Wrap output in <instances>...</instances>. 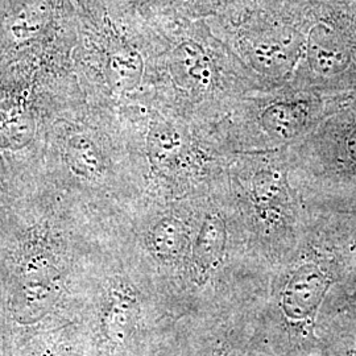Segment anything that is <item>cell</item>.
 <instances>
[{"instance_id":"obj_13","label":"cell","mask_w":356,"mask_h":356,"mask_svg":"<svg viewBox=\"0 0 356 356\" xmlns=\"http://www.w3.org/2000/svg\"><path fill=\"white\" fill-rule=\"evenodd\" d=\"M356 356V355H355Z\"/></svg>"},{"instance_id":"obj_9","label":"cell","mask_w":356,"mask_h":356,"mask_svg":"<svg viewBox=\"0 0 356 356\" xmlns=\"http://www.w3.org/2000/svg\"><path fill=\"white\" fill-rule=\"evenodd\" d=\"M225 242L226 229L222 219L216 216H207L195 243V260L204 266H211L223 254Z\"/></svg>"},{"instance_id":"obj_5","label":"cell","mask_w":356,"mask_h":356,"mask_svg":"<svg viewBox=\"0 0 356 356\" xmlns=\"http://www.w3.org/2000/svg\"><path fill=\"white\" fill-rule=\"evenodd\" d=\"M309 64L321 76H337L350 65L343 45L330 33L312 35L307 45Z\"/></svg>"},{"instance_id":"obj_3","label":"cell","mask_w":356,"mask_h":356,"mask_svg":"<svg viewBox=\"0 0 356 356\" xmlns=\"http://www.w3.org/2000/svg\"><path fill=\"white\" fill-rule=\"evenodd\" d=\"M298 58V45L292 38H259L251 51L254 66L269 76H282L292 67Z\"/></svg>"},{"instance_id":"obj_10","label":"cell","mask_w":356,"mask_h":356,"mask_svg":"<svg viewBox=\"0 0 356 356\" xmlns=\"http://www.w3.org/2000/svg\"><path fill=\"white\" fill-rule=\"evenodd\" d=\"M184 231L177 220L168 219L161 222L153 235V242L159 251L161 252H175L182 245Z\"/></svg>"},{"instance_id":"obj_8","label":"cell","mask_w":356,"mask_h":356,"mask_svg":"<svg viewBox=\"0 0 356 356\" xmlns=\"http://www.w3.org/2000/svg\"><path fill=\"white\" fill-rule=\"evenodd\" d=\"M69 166L81 176L94 177L101 175L103 160L97 145L85 135H73L65 147Z\"/></svg>"},{"instance_id":"obj_2","label":"cell","mask_w":356,"mask_h":356,"mask_svg":"<svg viewBox=\"0 0 356 356\" xmlns=\"http://www.w3.org/2000/svg\"><path fill=\"white\" fill-rule=\"evenodd\" d=\"M175 76L185 88L193 90L209 89L214 79V67L210 57L194 42L179 45L172 56Z\"/></svg>"},{"instance_id":"obj_12","label":"cell","mask_w":356,"mask_h":356,"mask_svg":"<svg viewBox=\"0 0 356 356\" xmlns=\"http://www.w3.org/2000/svg\"><path fill=\"white\" fill-rule=\"evenodd\" d=\"M347 151L356 161V129L353 131V134L347 139Z\"/></svg>"},{"instance_id":"obj_4","label":"cell","mask_w":356,"mask_h":356,"mask_svg":"<svg viewBox=\"0 0 356 356\" xmlns=\"http://www.w3.org/2000/svg\"><path fill=\"white\" fill-rule=\"evenodd\" d=\"M307 113L306 103L277 102L268 106L260 120L269 135L285 140L300 134L305 126Z\"/></svg>"},{"instance_id":"obj_11","label":"cell","mask_w":356,"mask_h":356,"mask_svg":"<svg viewBox=\"0 0 356 356\" xmlns=\"http://www.w3.org/2000/svg\"><path fill=\"white\" fill-rule=\"evenodd\" d=\"M252 189L256 200L268 204L275 200L281 191V175L276 170H261L254 177Z\"/></svg>"},{"instance_id":"obj_6","label":"cell","mask_w":356,"mask_h":356,"mask_svg":"<svg viewBox=\"0 0 356 356\" xmlns=\"http://www.w3.org/2000/svg\"><path fill=\"white\" fill-rule=\"evenodd\" d=\"M144 74V61L138 51L120 49L110 54L106 64V78L111 89L119 92L135 90Z\"/></svg>"},{"instance_id":"obj_7","label":"cell","mask_w":356,"mask_h":356,"mask_svg":"<svg viewBox=\"0 0 356 356\" xmlns=\"http://www.w3.org/2000/svg\"><path fill=\"white\" fill-rule=\"evenodd\" d=\"M184 140L177 129L165 122H154L148 135V153L153 164L169 168L177 163Z\"/></svg>"},{"instance_id":"obj_1","label":"cell","mask_w":356,"mask_h":356,"mask_svg":"<svg viewBox=\"0 0 356 356\" xmlns=\"http://www.w3.org/2000/svg\"><path fill=\"white\" fill-rule=\"evenodd\" d=\"M329 288V280L314 266L301 268L284 294L285 313L294 318L313 317Z\"/></svg>"}]
</instances>
